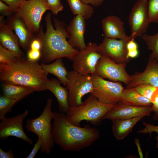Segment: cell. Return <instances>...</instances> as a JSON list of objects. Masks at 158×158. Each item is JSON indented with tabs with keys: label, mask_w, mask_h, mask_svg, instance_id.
Masks as SVG:
<instances>
[{
	"label": "cell",
	"mask_w": 158,
	"mask_h": 158,
	"mask_svg": "<svg viewBox=\"0 0 158 158\" xmlns=\"http://www.w3.org/2000/svg\"><path fill=\"white\" fill-rule=\"evenodd\" d=\"M53 120L54 142L64 151H79L91 145L100 136L99 131L95 127L73 125L67 120L65 113L54 112Z\"/></svg>",
	"instance_id": "1"
},
{
	"label": "cell",
	"mask_w": 158,
	"mask_h": 158,
	"mask_svg": "<svg viewBox=\"0 0 158 158\" xmlns=\"http://www.w3.org/2000/svg\"><path fill=\"white\" fill-rule=\"evenodd\" d=\"M45 20L46 32H43L42 25L38 32L42 44L41 57L48 62L63 57L73 61L79 50L71 47L67 40L68 34L65 23L54 18V28L50 13L46 15Z\"/></svg>",
	"instance_id": "2"
},
{
	"label": "cell",
	"mask_w": 158,
	"mask_h": 158,
	"mask_svg": "<svg viewBox=\"0 0 158 158\" xmlns=\"http://www.w3.org/2000/svg\"><path fill=\"white\" fill-rule=\"evenodd\" d=\"M48 73L38 61L19 57L6 63H0V79L4 83L28 87L35 91L46 90Z\"/></svg>",
	"instance_id": "3"
},
{
	"label": "cell",
	"mask_w": 158,
	"mask_h": 158,
	"mask_svg": "<svg viewBox=\"0 0 158 158\" xmlns=\"http://www.w3.org/2000/svg\"><path fill=\"white\" fill-rule=\"evenodd\" d=\"M117 103L106 104L100 101L90 94L81 104L70 107L66 114L67 120L73 125L80 126L83 121L97 126L101 123L107 114Z\"/></svg>",
	"instance_id": "4"
},
{
	"label": "cell",
	"mask_w": 158,
	"mask_h": 158,
	"mask_svg": "<svg viewBox=\"0 0 158 158\" xmlns=\"http://www.w3.org/2000/svg\"><path fill=\"white\" fill-rule=\"evenodd\" d=\"M52 101L51 98H48L42 114L36 118L27 120L25 125L28 131L34 133L40 139V152L47 154L50 152L55 143L51 123L54 113L51 110Z\"/></svg>",
	"instance_id": "5"
},
{
	"label": "cell",
	"mask_w": 158,
	"mask_h": 158,
	"mask_svg": "<svg viewBox=\"0 0 158 158\" xmlns=\"http://www.w3.org/2000/svg\"><path fill=\"white\" fill-rule=\"evenodd\" d=\"M49 10L46 0H26L15 13L23 19L28 30L35 34L40 29L43 14Z\"/></svg>",
	"instance_id": "6"
},
{
	"label": "cell",
	"mask_w": 158,
	"mask_h": 158,
	"mask_svg": "<svg viewBox=\"0 0 158 158\" xmlns=\"http://www.w3.org/2000/svg\"><path fill=\"white\" fill-rule=\"evenodd\" d=\"M68 82L66 87L68 92L70 107L78 106L83 103V97L92 92L93 82L91 74L83 75L72 70L67 75Z\"/></svg>",
	"instance_id": "7"
},
{
	"label": "cell",
	"mask_w": 158,
	"mask_h": 158,
	"mask_svg": "<svg viewBox=\"0 0 158 158\" xmlns=\"http://www.w3.org/2000/svg\"><path fill=\"white\" fill-rule=\"evenodd\" d=\"M91 75L93 88L90 94L104 103H118L120 102L124 89L121 83L106 80L95 74Z\"/></svg>",
	"instance_id": "8"
},
{
	"label": "cell",
	"mask_w": 158,
	"mask_h": 158,
	"mask_svg": "<svg viewBox=\"0 0 158 158\" xmlns=\"http://www.w3.org/2000/svg\"><path fill=\"white\" fill-rule=\"evenodd\" d=\"M98 45L90 42L78 54L73 60V70L83 75L95 74L97 63L102 55L97 51Z\"/></svg>",
	"instance_id": "9"
},
{
	"label": "cell",
	"mask_w": 158,
	"mask_h": 158,
	"mask_svg": "<svg viewBox=\"0 0 158 158\" xmlns=\"http://www.w3.org/2000/svg\"><path fill=\"white\" fill-rule=\"evenodd\" d=\"M126 65L117 63L109 58L102 55L97 64L95 74L103 78L114 82H121L127 85L130 81V76L126 71Z\"/></svg>",
	"instance_id": "10"
},
{
	"label": "cell",
	"mask_w": 158,
	"mask_h": 158,
	"mask_svg": "<svg viewBox=\"0 0 158 158\" xmlns=\"http://www.w3.org/2000/svg\"><path fill=\"white\" fill-rule=\"evenodd\" d=\"M132 39L131 35L126 39L119 40L105 37L102 42L98 45L97 51L117 63L127 64L130 60L127 57V45Z\"/></svg>",
	"instance_id": "11"
},
{
	"label": "cell",
	"mask_w": 158,
	"mask_h": 158,
	"mask_svg": "<svg viewBox=\"0 0 158 158\" xmlns=\"http://www.w3.org/2000/svg\"><path fill=\"white\" fill-rule=\"evenodd\" d=\"M128 23L131 35L135 39L141 37L147 30L150 23L147 10V1L138 0L133 7L130 13Z\"/></svg>",
	"instance_id": "12"
},
{
	"label": "cell",
	"mask_w": 158,
	"mask_h": 158,
	"mask_svg": "<svg viewBox=\"0 0 158 158\" xmlns=\"http://www.w3.org/2000/svg\"><path fill=\"white\" fill-rule=\"evenodd\" d=\"M28 113V110L26 109L22 114L11 118L5 117L1 120L0 122V140H5L10 136H13L32 144V141L25 134L23 128V121Z\"/></svg>",
	"instance_id": "13"
},
{
	"label": "cell",
	"mask_w": 158,
	"mask_h": 158,
	"mask_svg": "<svg viewBox=\"0 0 158 158\" xmlns=\"http://www.w3.org/2000/svg\"><path fill=\"white\" fill-rule=\"evenodd\" d=\"M153 112L151 106H136L126 104L121 102L110 110L105 115L104 120L126 119L139 116H149Z\"/></svg>",
	"instance_id": "14"
},
{
	"label": "cell",
	"mask_w": 158,
	"mask_h": 158,
	"mask_svg": "<svg viewBox=\"0 0 158 158\" xmlns=\"http://www.w3.org/2000/svg\"><path fill=\"white\" fill-rule=\"evenodd\" d=\"M85 20L81 16H75L67 27L68 42L71 47L79 51L86 46L84 37L86 29Z\"/></svg>",
	"instance_id": "15"
},
{
	"label": "cell",
	"mask_w": 158,
	"mask_h": 158,
	"mask_svg": "<svg viewBox=\"0 0 158 158\" xmlns=\"http://www.w3.org/2000/svg\"><path fill=\"white\" fill-rule=\"evenodd\" d=\"M142 84H150L158 87V62L148 60L145 70L130 76V80L126 88H132Z\"/></svg>",
	"instance_id": "16"
},
{
	"label": "cell",
	"mask_w": 158,
	"mask_h": 158,
	"mask_svg": "<svg viewBox=\"0 0 158 158\" xmlns=\"http://www.w3.org/2000/svg\"><path fill=\"white\" fill-rule=\"evenodd\" d=\"M6 23L15 31L18 38L20 46L28 50L35 35L28 30L23 19L14 13L8 17Z\"/></svg>",
	"instance_id": "17"
},
{
	"label": "cell",
	"mask_w": 158,
	"mask_h": 158,
	"mask_svg": "<svg viewBox=\"0 0 158 158\" xmlns=\"http://www.w3.org/2000/svg\"><path fill=\"white\" fill-rule=\"evenodd\" d=\"M101 24L105 37L123 39L128 36L125 32L124 23L118 16H109L102 19Z\"/></svg>",
	"instance_id": "18"
},
{
	"label": "cell",
	"mask_w": 158,
	"mask_h": 158,
	"mask_svg": "<svg viewBox=\"0 0 158 158\" xmlns=\"http://www.w3.org/2000/svg\"><path fill=\"white\" fill-rule=\"evenodd\" d=\"M4 16L0 17V44L7 49L23 55L18 38L13 30L6 24Z\"/></svg>",
	"instance_id": "19"
},
{
	"label": "cell",
	"mask_w": 158,
	"mask_h": 158,
	"mask_svg": "<svg viewBox=\"0 0 158 158\" xmlns=\"http://www.w3.org/2000/svg\"><path fill=\"white\" fill-rule=\"evenodd\" d=\"M60 82L54 78L48 79L45 85L46 90L50 91L55 96L58 102L60 112L66 114L70 106L68 103V92L67 88L61 85Z\"/></svg>",
	"instance_id": "20"
},
{
	"label": "cell",
	"mask_w": 158,
	"mask_h": 158,
	"mask_svg": "<svg viewBox=\"0 0 158 158\" xmlns=\"http://www.w3.org/2000/svg\"><path fill=\"white\" fill-rule=\"evenodd\" d=\"M144 116H139L130 118L113 120L112 131L117 140H123L132 131L137 123Z\"/></svg>",
	"instance_id": "21"
},
{
	"label": "cell",
	"mask_w": 158,
	"mask_h": 158,
	"mask_svg": "<svg viewBox=\"0 0 158 158\" xmlns=\"http://www.w3.org/2000/svg\"><path fill=\"white\" fill-rule=\"evenodd\" d=\"M136 106H151V100L140 95L133 88H126L121 94L120 102Z\"/></svg>",
	"instance_id": "22"
},
{
	"label": "cell",
	"mask_w": 158,
	"mask_h": 158,
	"mask_svg": "<svg viewBox=\"0 0 158 158\" xmlns=\"http://www.w3.org/2000/svg\"><path fill=\"white\" fill-rule=\"evenodd\" d=\"M2 89L3 95L19 101L35 91L28 87L5 83Z\"/></svg>",
	"instance_id": "23"
},
{
	"label": "cell",
	"mask_w": 158,
	"mask_h": 158,
	"mask_svg": "<svg viewBox=\"0 0 158 158\" xmlns=\"http://www.w3.org/2000/svg\"><path fill=\"white\" fill-rule=\"evenodd\" d=\"M62 58L57 59L52 63L48 64H43L42 66L45 71L56 76L66 87L68 82L67 78L68 71L63 62Z\"/></svg>",
	"instance_id": "24"
},
{
	"label": "cell",
	"mask_w": 158,
	"mask_h": 158,
	"mask_svg": "<svg viewBox=\"0 0 158 158\" xmlns=\"http://www.w3.org/2000/svg\"><path fill=\"white\" fill-rule=\"evenodd\" d=\"M72 14L74 16L80 15L85 20L90 18L94 12L92 6L86 4L81 0H66Z\"/></svg>",
	"instance_id": "25"
},
{
	"label": "cell",
	"mask_w": 158,
	"mask_h": 158,
	"mask_svg": "<svg viewBox=\"0 0 158 158\" xmlns=\"http://www.w3.org/2000/svg\"><path fill=\"white\" fill-rule=\"evenodd\" d=\"M151 51L148 60L158 62V32L153 35L144 34L142 36Z\"/></svg>",
	"instance_id": "26"
},
{
	"label": "cell",
	"mask_w": 158,
	"mask_h": 158,
	"mask_svg": "<svg viewBox=\"0 0 158 158\" xmlns=\"http://www.w3.org/2000/svg\"><path fill=\"white\" fill-rule=\"evenodd\" d=\"M19 100L13 99L4 95L0 97V121L5 117V115L12 111V108Z\"/></svg>",
	"instance_id": "27"
},
{
	"label": "cell",
	"mask_w": 158,
	"mask_h": 158,
	"mask_svg": "<svg viewBox=\"0 0 158 158\" xmlns=\"http://www.w3.org/2000/svg\"><path fill=\"white\" fill-rule=\"evenodd\" d=\"M22 56L7 49L0 44V63H8Z\"/></svg>",
	"instance_id": "28"
},
{
	"label": "cell",
	"mask_w": 158,
	"mask_h": 158,
	"mask_svg": "<svg viewBox=\"0 0 158 158\" xmlns=\"http://www.w3.org/2000/svg\"><path fill=\"white\" fill-rule=\"evenodd\" d=\"M147 10L150 23H158V0H149Z\"/></svg>",
	"instance_id": "29"
},
{
	"label": "cell",
	"mask_w": 158,
	"mask_h": 158,
	"mask_svg": "<svg viewBox=\"0 0 158 158\" xmlns=\"http://www.w3.org/2000/svg\"><path fill=\"white\" fill-rule=\"evenodd\" d=\"M157 87L150 84H142L133 88L140 95L151 100L152 96Z\"/></svg>",
	"instance_id": "30"
},
{
	"label": "cell",
	"mask_w": 158,
	"mask_h": 158,
	"mask_svg": "<svg viewBox=\"0 0 158 158\" xmlns=\"http://www.w3.org/2000/svg\"><path fill=\"white\" fill-rule=\"evenodd\" d=\"M145 126L143 129L139 130L137 132L139 133L146 134L149 133L150 137L151 136L152 133L153 132H155L157 133V135L156 136L155 139L157 141L156 147H158V125L155 126L152 124L147 123L145 122L143 123Z\"/></svg>",
	"instance_id": "31"
},
{
	"label": "cell",
	"mask_w": 158,
	"mask_h": 158,
	"mask_svg": "<svg viewBox=\"0 0 158 158\" xmlns=\"http://www.w3.org/2000/svg\"><path fill=\"white\" fill-rule=\"evenodd\" d=\"M50 8V10L54 15H57L63 10V6L61 0H46Z\"/></svg>",
	"instance_id": "32"
},
{
	"label": "cell",
	"mask_w": 158,
	"mask_h": 158,
	"mask_svg": "<svg viewBox=\"0 0 158 158\" xmlns=\"http://www.w3.org/2000/svg\"><path fill=\"white\" fill-rule=\"evenodd\" d=\"M150 100L154 113L153 119L158 120V87L153 93Z\"/></svg>",
	"instance_id": "33"
},
{
	"label": "cell",
	"mask_w": 158,
	"mask_h": 158,
	"mask_svg": "<svg viewBox=\"0 0 158 158\" xmlns=\"http://www.w3.org/2000/svg\"><path fill=\"white\" fill-rule=\"evenodd\" d=\"M14 13L15 12L11 7L0 0V13L1 15L8 17Z\"/></svg>",
	"instance_id": "34"
},
{
	"label": "cell",
	"mask_w": 158,
	"mask_h": 158,
	"mask_svg": "<svg viewBox=\"0 0 158 158\" xmlns=\"http://www.w3.org/2000/svg\"><path fill=\"white\" fill-rule=\"evenodd\" d=\"M42 56L41 50L29 49L27 51V59L32 61H38Z\"/></svg>",
	"instance_id": "35"
},
{
	"label": "cell",
	"mask_w": 158,
	"mask_h": 158,
	"mask_svg": "<svg viewBox=\"0 0 158 158\" xmlns=\"http://www.w3.org/2000/svg\"><path fill=\"white\" fill-rule=\"evenodd\" d=\"M10 6L13 10L15 13L22 4L26 0H0Z\"/></svg>",
	"instance_id": "36"
},
{
	"label": "cell",
	"mask_w": 158,
	"mask_h": 158,
	"mask_svg": "<svg viewBox=\"0 0 158 158\" xmlns=\"http://www.w3.org/2000/svg\"><path fill=\"white\" fill-rule=\"evenodd\" d=\"M41 147V142L40 139L38 138L32 150L30 153L26 157V158H34L40 150Z\"/></svg>",
	"instance_id": "37"
},
{
	"label": "cell",
	"mask_w": 158,
	"mask_h": 158,
	"mask_svg": "<svg viewBox=\"0 0 158 158\" xmlns=\"http://www.w3.org/2000/svg\"><path fill=\"white\" fill-rule=\"evenodd\" d=\"M14 157V152L11 149L7 151L3 150L0 148V158H13Z\"/></svg>",
	"instance_id": "38"
},
{
	"label": "cell",
	"mask_w": 158,
	"mask_h": 158,
	"mask_svg": "<svg viewBox=\"0 0 158 158\" xmlns=\"http://www.w3.org/2000/svg\"><path fill=\"white\" fill-rule=\"evenodd\" d=\"M83 3L93 6H98L103 3L104 0H81Z\"/></svg>",
	"instance_id": "39"
},
{
	"label": "cell",
	"mask_w": 158,
	"mask_h": 158,
	"mask_svg": "<svg viewBox=\"0 0 158 158\" xmlns=\"http://www.w3.org/2000/svg\"><path fill=\"white\" fill-rule=\"evenodd\" d=\"M138 46L135 39H132L127 43V48L128 51L138 49Z\"/></svg>",
	"instance_id": "40"
},
{
	"label": "cell",
	"mask_w": 158,
	"mask_h": 158,
	"mask_svg": "<svg viewBox=\"0 0 158 158\" xmlns=\"http://www.w3.org/2000/svg\"><path fill=\"white\" fill-rule=\"evenodd\" d=\"M138 49L128 51L127 57L128 58H134L136 57L138 55Z\"/></svg>",
	"instance_id": "41"
},
{
	"label": "cell",
	"mask_w": 158,
	"mask_h": 158,
	"mask_svg": "<svg viewBox=\"0 0 158 158\" xmlns=\"http://www.w3.org/2000/svg\"><path fill=\"white\" fill-rule=\"evenodd\" d=\"M147 0V1H148V0Z\"/></svg>",
	"instance_id": "42"
}]
</instances>
